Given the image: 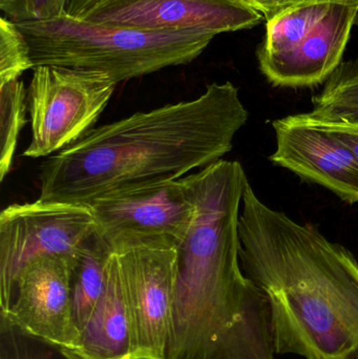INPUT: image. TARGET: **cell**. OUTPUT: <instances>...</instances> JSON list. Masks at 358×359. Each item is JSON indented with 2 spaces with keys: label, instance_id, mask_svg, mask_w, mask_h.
<instances>
[{
  "label": "cell",
  "instance_id": "3957f363",
  "mask_svg": "<svg viewBox=\"0 0 358 359\" xmlns=\"http://www.w3.org/2000/svg\"><path fill=\"white\" fill-rule=\"evenodd\" d=\"M242 269L264 293L275 354L358 359V262L350 250L265 204L246 183Z\"/></svg>",
  "mask_w": 358,
  "mask_h": 359
},
{
  "label": "cell",
  "instance_id": "d4e9b609",
  "mask_svg": "<svg viewBox=\"0 0 358 359\" xmlns=\"http://www.w3.org/2000/svg\"><path fill=\"white\" fill-rule=\"evenodd\" d=\"M310 119V118H309ZM326 122V121H325ZM332 123L338 124V126H342L345 130H349V132L354 133L358 135V123H338V122H332Z\"/></svg>",
  "mask_w": 358,
  "mask_h": 359
},
{
  "label": "cell",
  "instance_id": "e0dca14e",
  "mask_svg": "<svg viewBox=\"0 0 358 359\" xmlns=\"http://www.w3.org/2000/svg\"><path fill=\"white\" fill-rule=\"evenodd\" d=\"M27 90L21 80L0 84V181L12 170L19 135L27 120Z\"/></svg>",
  "mask_w": 358,
  "mask_h": 359
},
{
  "label": "cell",
  "instance_id": "9c48e42d",
  "mask_svg": "<svg viewBox=\"0 0 358 359\" xmlns=\"http://www.w3.org/2000/svg\"><path fill=\"white\" fill-rule=\"evenodd\" d=\"M77 19L143 31L195 29L216 36L252 29L264 16L246 0H96Z\"/></svg>",
  "mask_w": 358,
  "mask_h": 359
},
{
  "label": "cell",
  "instance_id": "4fadbf2b",
  "mask_svg": "<svg viewBox=\"0 0 358 359\" xmlns=\"http://www.w3.org/2000/svg\"><path fill=\"white\" fill-rule=\"evenodd\" d=\"M74 352L83 359H135L132 318L116 253L109 263L104 292Z\"/></svg>",
  "mask_w": 358,
  "mask_h": 359
},
{
  "label": "cell",
  "instance_id": "ffe728a7",
  "mask_svg": "<svg viewBox=\"0 0 358 359\" xmlns=\"http://www.w3.org/2000/svg\"><path fill=\"white\" fill-rule=\"evenodd\" d=\"M71 0H0L4 16L15 23L44 21L67 14Z\"/></svg>",
  "mask_w": 358,
  "mask_h": 359
},
{
  "label": "cell",
  "instance_id": "30bf717a",
  "mask_svg": "<svg viewBox=\"0 0 358 359\" xmlns=\"http://www.w3.org/2000/svg\"><path fill=\"white\" fill-rule=\"evenodd\" d=\"M73 267L59 257L34 259L15 282L10 309L0 314L33 337L76 351L80 333L71 311Z\"/></svg>",
  "mask_w": 358,
  "mask_h": 359
},
{
  "label": "cell",
  "instance_id": "277c9868",
  "mask_svg": "<svg viewBox=\"0 0 358 359\" xmlns=\"http://www.w3.org/2000/svg\"><path fill=\"white\" fill-rule=\"evenodd\" d=\"M17 25L29 42L34 67L57 65L102 72L118 84L188 65L214 38L195 29L143 31L85 22L67 14Z\"/></svg>",
  "mask_w": 358,
  "mask_h": 359
},
{
  "label": "cell",
  "instance_id": "6da1fadb",
  "mask_svg": "<svg viewBox=\"0 0 358 359\" xmlns=\"http://www.w3.org/2000/svg\"><path fill=\"white\" fill-rule=\"evenodd\" d=\"M183 180L195 215L177 248L165 359H275L268 301L240 261L243 166L222 159Z\"/></svg>",
  "mask_w": 358,
  "mask_h": 359
},
{
  "label": "cell",
  "instance_id": "5b68a950",
  "mask_svg": "<svg viewBox=\"0 0 358 359\" xmlns=\"http://www.w3.org/2000/svg\"><path fill=\"white\" fill-rule=\"evenodd\" d=\"M117 86L102 72L34 67L27 90L31 143L23 157H50L81 140L94 128Z\"/></svg>",
  "mask_w": 358,
  "mask_h": 359
},
{
  "label": "cell",
  "instance_id": "cb8c5ba5",
  "mask_svg": "<svg viewBox=\"0 0 358 359\" xmlns=\"http://www.w3.org/2000/svg\"><path fill=\"white\" fill-rule=\"evenodd\" d=\"M313 4H340V6H355V8H358V0H292L291 6H290Z\"/></svg>",
  "mask_w": 358,
  "mask_h": 359
},
{
  "label": "cell",
  "instance_id": "5bb4252c",
  "mask_svg": "<svg viewBox=\"0 0 358 359\" xmlns=\"http://www.w3.org/2000/svg\"><path fill=\"white\" fill-rule=\"evenodd\" d=\"M113 252L95 232L80 253L71 273V311L81 334L106 287L109 263Z\"/></svg>",
  "mask_w": 358,
  "mask_h": 359
},
{
  "label": "cell",
  "instance_id": "ba28073f",
  "mask_svg": "<svg viewBox=\"0 0 358 359\" xmlns=\"http://www.w3.org/2000/svg\"><path fill=\"white\" fill-rule=\"evenodd\" d=\"M116 255L132 318L135 359H165L176 290L177 249L139 246Z\"/></svg>",
  "mask_w": 358,
  "mask_h": 359
},
{
  "label": "cell",
  "instance_id": "9a60e30c",
  "mask_svg": "<svg viewBox=\"0 0 358 359\" xmlns=\"http://www.w3.org/2000/svg\"><path fill=\"white\" fill-rule=\"evenodd\" d=\"M330 6L313 4L290 6L267 20L266 36L256 50L258 59L292 52L323 20Z\"/></svg>",
  "mask_w": 358,
  "mask_h": 359
},
{
  "label": "cell",
  "instance_id": "484cf974",
  "mask_svg": "<svg viewBox=\"0 0 358 359\" xmlns=\"http://www.w3.org/2000/svg\"><path fill=\"white\" fill-rule=\"evenodd\" d=\"M354 25H357V27H358V11H357V17H355V22H354Z\"/></svg>",
  "mask_w": 358,
  "mask_h": 359
},
{
  "label": "cell",
  "instance_id": "d6986e66",
  "mask_svg": "<svg viewBox=\"0 0 358 359\" xmlns=\"http://www.w3.org/2000/svg\"><path fill=\"white\" fill-rule=\"evenodd\" d=\"M29 42L17 23L6 17L0 19V84L19 80L33 69Z\"/></svg>",
  "mask_w": 358,
  "mask_h": 359
},
{
  "label": "cell",
  "instance_id": "2e32d148",
  "mask_svg": "<svg viewBox=\"0 0 358 359\" xmlns=\"http://www.w3.org/2000/svg\"><path fill=\"white\" fill-rule=\"evenodd\" d=\"M304 113L317 121L358 123V58L343 61Z\"/></svg>",
  "mask_w": 358,
  "mask_h": 359
},
{
  "label": "cell",
  "instance_id": "7a4b0ae2",
  "mask_svg": "<svg viewBox=\"0 0 358 359\" xmlns=\"http://www.w3.org/2000/svg\"><path fill=\"white\" fill-rule=\"evenodd\" d=\"M248 118L237 86L214 82L193 100L92 128L41 164L38 200L88 206L113 192L183 178L222 160Z\"/></svg>",
  "mask_w": 358,
  "mask_h": 359
},
{
  "label": "cell",
  "instance_id": "52a82bcc",
  "mask_svg": "<svg viewBox=\"0 0 358 359\" xmlns=\"http://www.w3.org/2000/svg\"><path fill=\"white\" fill-rule=\"evenodd\" d=\"M88 207L97 232L113 253L139 246L177 249L195 215L183 178L113 192Z\"/></svg>",
  "mask_w": 358,
  "mask_h": 359
},
{
  "label": "cell",
  "instance_id": "ac0fdd59",
  "mask_svg": "<svg viewBox=\"0 0 358 359\" xmlns=\"http://www.w3.org/2000/svg\"><path fill=\"white\" fill-rule=\"evenodd\" d=\"M0 359L83 358L71 350L29 334L0 314Z\"/></svg>",
  "mask_w": 358,
  "mask_h": 359
},
{
  "label": "cell",
  "instance_id": "8fae6325",
  "mask_svg": "<svg viewBox=\"0 0 358 359\" xmlns=\"http://www.w3.org/2000/svg\"><path fill=\"white\" fill-rule=\"evenodd\" d=\"M277 149L275 165L319 184L349 204L358 203V158L329 133L301 121L296 115L273 123Z\"/></svg>",
  "mask_w": 358,
  "mask_h": 359
},
{
  "label": "cell",
  "instance_id": "44dd1931",
  "mask_svg": "<svg viewBox=\"0 0 358 359\" xmlns=\"http://www.w3.org/2000/svg\"><path fill=\"white\" fill-rule=\"evenodd\" d=\"M296 117H298L301 121L304 122V123L309 124V126H313V128H319V130H325V132L329 133L333 138L340 141V142L343 143L345 147L350 149L358 158L357 134L349 132V130H345L342 126H338V124L336 123H332V122L317 121V120L309 119L304 113L296 114Z\"/></svg>",
  "mask_w": 358,
  "mask_h": 359
},
{
  "label": "cell",
  "instance_id": "7402d4cb",
  "mask_svg": "<svg viewBox=\"0 0 358 359\" xmlns=\"http://www.w3.org/2000/svg\"><path fill=\"white\" fill-rule=\"evenodd\" d=\"M256 10L262 13L266 20L275 17L291 6L292 0H246Z\"/></svg>",
  "mask_w": 358,
  "mask_h": 359
},
{
  "label": "cell",
  "instance_id": "8992f818",
  "mask_svg": "<svg viewBox=\"0 0 358 359\" xmlns=\"http://www.w3.org/2000/svg\"><path fill=\"white\" fill-rule=\"evenodd\" d=\"M96 224L88 206L69 203L13 204L0 213V313L12 303L23 268L41 257H59L75 265Z\"/></svg>",
  "mask_w": 358,
  "mask_h": 359
},
{
  "label": "cell",
  "instance_id": "603a6c76",
  "mask_svg": "<svg viewBox=\"0 0 358 359\" xmlns=\"http://www.w3.org/2000/svg\"><path fill=\"white\" fill-rule=\"evenodd\" d=\"M96 0H71L69 8H67V15L74 18H79Z\"/></svg>",
  "mask_w": 358,
  "mask_h": 359
},
{
  "label": "cell",
  "instance_id": "7c38bea8",
  "mask_svg": "<svg viewBox=\"0 0 358 359\" xmlns=\"http://www.w3.org/2000/svg\"><path fill=\"white\" fill-rule=\"evenodd\" d=\"M357 11L331 4L323 20L292 52L258 59L263 75L281 88H310L327 81L343 62Z\"/></svg>",
  "mask_w": 358,
  "mask_h": 359
}]
</instances>
